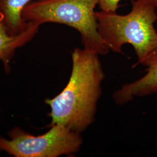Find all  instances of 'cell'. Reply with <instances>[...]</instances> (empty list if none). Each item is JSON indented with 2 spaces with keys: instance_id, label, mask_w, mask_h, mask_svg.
<instances>
[{
  "instance_id": "1",
  "label": "cell",
  "mask_w": 157,
  "mask_h": 157,
  "mask_svg": "<svg viewBox=\"0 0 157 157\" xmlns=\"http://www.w3.org/2000/svg\"><path fill=\"white\" fill-rule=\"evenodd\" d=\"M72 61L67 85L45 102L51 108L50 126L61 125L82 133L94 122L105 73L99 55L84 48L74 49Z\"/></svg>"
},
{
  "instance_id": "2",
  "label": "cell",
  "mask_w": 157,
  "mask_h": 157,
  "mask_svg": "<svg viewBox=\"0 0 157 157\" xmlns=\"http://www.w3.org/2000/svg\"><path fill=\"white\" fill-rule=\"evenodd\" d=\"M156 7L147 0L132 1L130 12L119 15L116 12H96L98 31L101 39L113 52L123 54L122 47L132 45L139 64L157 51Z\"/></svg>"
},
{
  "instance_id": "3",
  "label": "cell",
  "mask_w": 157,
  "mask_h": 157,
  "mask_svg": "<svg viewBox=\"0 0 157 157\" xmlns=\"http://www.w3.org/2000/svg\"><path fill=\"white\" fill-rule=\"evenodd\" d=\"M97 5L98 0H36L23 10L22 17L26 22L39 26L56 23L75 29L84 48L103 56L110 50L98 31Z\"/></svg>"
},
{
  "instance_id": "4",
  "label": "cell",
  "mask_w": 157,
  "mask_h": 157,
  "mask_svg": "<svg viewBox=\"0 0 157 157\" xmlns=\"http://www.w3.org/2000/svg\"><path fill=\"white\" fill-rule=\"evenodd\" d=\"M10 139L0 136V150L15 157H57L71 155L83 144L81 133L53 125L43 135H30L18 127L9 132Z\"/></svg>"
},
{
  "instance_id": "5",
  "label": "cell",
  "mask_w": 157,
  "mask_h": 157,
  "mask_svg": "<svg viewBox=\"0 0 157 157\" xmlns=\"http://www.w3.org/2000/svg\"><path fill=\"white\" fill-rule=\"evenodd\" d=\"M146 73L134 82L124 84L115 91L113 100L118 105H124L135 97H144L157 93V51L145 62Z\"/></svg>"
},
{
  "instance_id": "6",
  "label": "cell",
  "mask_w": 157,
  "mask_h": 157,
  "mask_svg": "<svg viewBox=\"0 0 157 157\" xmlns=\"http://www.w3.org/2000/svg\"><path fill=\"white\" fill-rule=\"evenodd\" d=\"M39 27L35 23L29 22L28 28L22 33L12 35L0 17V60L3 63L6 71H10V63L15 51L32 39Z\"/></svg>"
},
{
  "instance_id": "7",
  "label": "cell",
  "mask_w": 157,
  "mask_h": 157,
  "mask_svg": "<svg viewBox=\"0 0 157 157\" xmlns=\"http://www.w3.org/2000/svg\"><path fill=\"white\" fill-rule=\"evenodd\" d=\"M36 0H0V17L10 33L17 35L28 28L29 22L22 17L23 10Z\"/></svg>"
},
{
  "instance_id": "8",
  "label": "cell",
  "mask_w": 157,
  "mask_h": 157,
  "mask_svg": "<svg viewBox=\"0 0 157 157\" xmlns=\"http://www.w3.org/2000/svg\"><path fill=\"white\" fill-rule=\"evenodd\" d=\"M121 0H98V6L101 11L105 12H117L119 3Z\"/></svg>"
},
{
  "instance_id": "9",
  "label": "cell",
  "mask_w": 157,
  "mask_h": 157,
  "mask_svg": "<svg viewBox=\"0 0 157 157\" xmlns=\"http://www.w3.org/2000/svg\"><path fill=\"white\" fill-rule=\"evenodd\" d=\"M150 2L152 4H153L157 8V0H147Z\"/></svg>"
}]
</instances>
